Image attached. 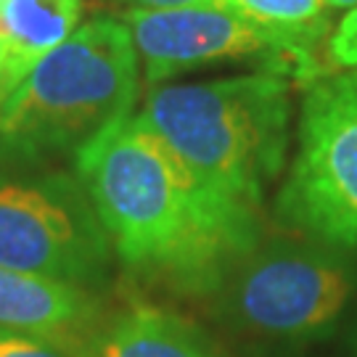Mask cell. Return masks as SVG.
<instances>
[{
	"instance_id": "cell-1",
	"label": "cell",
	"mask_w": 357,
	"mask_h": 357,
	"mask_svg": "<svg viewBox=\"0 0 357 357\" xmlns=\"http://www.w3.org/2000/svg\"><path fill=\"white\" fill-rule=\"evenodd\" d=\"M77 180L122 265L175 291L209 296L259 243V222L215 204L138 114H125L75 153Z\"/></svg>"
},
{
	"instance_id": "cell-2",
	"label": "cell",
	"mask_w": 357,
	"mask_h": 357,
	"mask_svg": "<svg viewBox=\"0 0 357 357\" xmlns=\"http://www.w3.org/2000/svg\"><path fill=\"white\" fill-rule=\"evenodd\" d=\"M225 212L259 222L289 143V79L275 72L165 85L138 112Z\"/></svg>"
},
{
	"instance_id": "cell-3",
	"label": "cell",
	"mask_w": 357,
	"mask_h": 357,
	"mask_svg": "<svg viewBox=\"0 0 357 357\" xmlns=\"http://www.w3.org/2000/svg\"><path fill=\"white\" fill-rule=\"evenodd\" d=\"M135 96L138 51L130 26L96 16L0 98V151L19 162L77 153L106 125L132 114Z\"/></svg>"
},
{
	"instance_id": "cell-4",
	"label": "cell",
	"mask_w": 357,
	"mask_h": 357,
	"mask_svg": "<svg viewBox=\"0 0 357 357\" xmlns=\"http://www.w3.org/2000/svg\"><path fill=\"white\" fill-rule=\"evenodd\" d=\"M357 289L342 252L312 241L257 243L209 294L215 318L262 344H310L336 328Z\"/></svg>"
},
{
	"instance_id": "cell-5",
	"label": "cell",
	"mask_w": 357,
	"mask_h": 357,
	"mask_svg": "<svg viewBox=\"0 0 357 357\" xmlns=\"http://www.w3.org/2000/svg\"><path fill=\"white\" fill-rule=\"evenodd\" d=\"M275 220L305 241L357 255V75L307 85Z\"/></svg>"
},
{
	"instance_id": "cell-6",
	"label": "cell",
	"mask_w": 357,
	"mask_h": 357,
	"mask_svg": "<svg viewBox=\"0 0 357 357\" xmlns=\"http://www.w3.org/2000/svg\"><path fill=\"white\" fill-rule=\"evenodd\" d=\"M122 22L130 26L146 82H162L188 69L230 59L262 56L265 69L312 85L328 69L318 61V45L328 43V24L283 29L255 22L230 3L180 6V8H128Z\"/></svg>"
},
{
	"instance_id": "cell-7",
	"label": "cell",
	"mask_w": 357,
	"mask_h": 357,
	"mask_svg": "<svg viewBox=\"0 0 357 357\" xmlns=\"http://www.w3.org/2000/svg\"><path fill=\"white\" fill-rule=\"evenodd\" d=\"M114 246L77 178H0V268L101 289Z\"/></svg>"
},
{
	"instance_id": "cell-8",
	"label": "cell",
	"mask_w": 357,
	"mask_h": 357,
	"mask_svg": "<svg viewBox=\"0 0 357 357\" xmlns=\"http://www.w3.org/2000/svg\"><path fill=\"white\" fill-rule=\"evenodd\" d=\"M96 318L98 299L88 289L0 268V328L79 339Z\"/></svg>"
},
{
	"instance_id": "cell-9",
	"label": "cell",
	"mask_w": 357,
	"mask_h": 357,
	"mask_svg": "<svg viewBox=\"0 0 357 357\" xmlns=\"http://www.w3.org/2000/svg\"><path fill=\"white\" fill-rule=\"evenodd\" d=\"M90 357H225L193 320L162 307L132 305L85 342Z\"/></svg>"
},
{
	"instance_id": "cell-10",
	"label": "cell",
	"mask_w": 357,
	"mask_h": 357,
	"mask_svg": "<svg viewBox=\"0 0 357 357\" xmlns=\"http://www.w3.org/2000/svg\"><path fill=\"white\" fill-rule=\"evenodd\" d=\"M82 16V0H6L0 3V98L11 93L45 53L61 45Z\"/></svg>"
},
{
	"instance_id": "cell-11",
	"label": "cell",
	"mask_w": 357,
	"mask_h": 357,
	"mask_svg": "<svg viewBox=\"0 0 357 357\" xmlns=\"http://www.w3.org/2000/svg\"><path fill=\"white\" fill-rule=\"evenodd\" d=\"M228 3L268 26L302 29V26L328 24V16L323 11L326 0H228Z\"/></svg>"
},
{
	"instance_id": "cell-12",
	"label": "cell",
	"mask_w": 357,
	"mask_h": 357,
	"mask_svg": "<svg viewBox=\"0 0 357 357\" xmlns=\"http://www.w3.org/2000/svg\"><path fill=\"white\" fill-rule=\"evenodd\" d=\"M0 357H90L85 342L72 336H43V333L0 328Z\"/></svg>"
},
{
	"instance_id": "cell-13",
	"label": "cell",
	"mask_w": 357,
	"mask_h": 357,
	"mask_svg": "<svg viewBox=\"0 0 357 357\" xmlns=\"http://www.w3.org/2000/svg\"><path fill=\"white\" fill-rule=\"evenodd\" d=\"M326 56H328V64L357 75V6L344 13V19L328 35Z\"/></svg>"
},
{
	"instance_id": "cell-14",
	"label": "cell",
	"mask_w": 357,
	"mask_h": 357,
	"mask_svg": "<svg viewBox=\"0 0 357 357\" xmlns=\"http://www.w3.org/2000/svg\"><path fill=\"white\" fill-rule=\"evenodd\" d=\"M132 8H180V6H206V3H228V0H125Z\"/></svg>"
},
{
	"instance_id": "cell-15",
	"label": "cell",
	"mask_w": 357,
	"mask_h": 357,
	"mask_svg": "<svg viewBox=\"0 0 357 357\" xmlns=\"http://www.w3.org/2000/svg\"><path fill=\"white\" fill-rule=\"evenodd\" d=\"M326 6H331V8H355L357 6V0H326Z\"/></svg>"
},
{
	"instance_id": "cell-16",
	"label": "cell",
	"mask_w": 357,
	"mask_h": 357,
	"mask_svg": "<svg viewBox=\"0 0 357 357\" xmlns=\"http://www.w3.org/2000/svg\"><path fill=\"white\" fill-rule=\"evenodd\" d=\"M349 344H352V352L357 355V320H355V326H352V336H349Z\"/></svg>"
},
{
	"instance_id": "cell-17",
	"label": "cell",
	"mask_w": 357,
	"mask_h": 357,
	"mask_svg": "<svg viewBox=\"0 0 357 357\" xmlns=\"http://www.w3.org/2000/svg\"><path fill=\"white\" fill-rule=\"evenodd\" d=\"M0 66H3V45H0Z\"/></svg>"
},
{
	"instance_id": "cell-18",
	"label": "cell",
	"mask_w": 357,
	"mask_h": 357,
	"mask_svg": "<svg viewBox=\"0 0 357 357\" xmlns=\"http://www.w3.org/2000/svg\"><path fill=\"white\" fill-rule=\"evenodd\" d=\"M0 3H6V0H0Z\"/></svg>"
},
{
	"instance_id": "cell-19",
	"label": "cell",
	"mask_w": 357,
	"mask_h": 357,
	"mask_svg": "<svg viewBox=\"0 0 357 357\" xmlns=\"http://www.w3.org/2000/svg\"><path fill=\"white\" fill-rule=\"evenodd\" d=\"M352 75H355V72H352Z\"/></svg>"
}]
</instances>
